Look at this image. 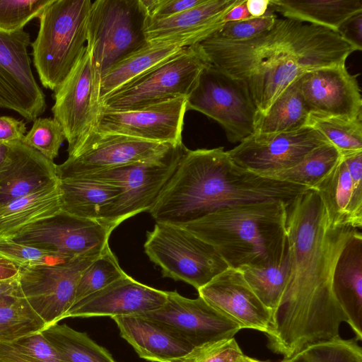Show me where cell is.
<instances>
[{
  "label": "cell",
  "instance_id": "1",
  "mask_svg": "<svg viewBox=\"0 0 362 362\" xmlns=\"http://www.w3.org/2000/svg\"><path fill=\"white\" fill-rule=\"evenodd\" d=\"M358 230L332 227L313 189L288 205L289 279L266 334L273 352L287 358L307 346L340 337L346 319L334 294L333 275L342 250Z\"/></svg>",
  "mask_w": 362,
  "mask_h": 362
},
{
  "label": "cell",
  "instance_id": "2",
  "mask_svg": "<svg viewBox=\"0 0 362 362\" xmlns=\"http://www.w3.org/2000/svg\"><path fill=\"white\" fill-rule=\"evenodd\" d=\"M199 45L211 64L245 85L259 115L303 74L344 64L361 51L338 32L284 17L250 39L211 35Z\"/></svg>",
  "mask_w": 362,
  "mask_h": 362
},
{
  "label": "cell",
  "instance_id": "3",
  "mask_svg": "<svg viewBox=\"0 0 362 362\" xmlns=\"http://www.w3.org/2000/svg\"><path fill=\"white\" fill-rule=\"evenodd\" d=\"M309 189L242 168L223 147L187 149L148 212L156 222L182 226L230 206L291 204Z\"/></svg>",
  "mask_w": 362,
  "mask_h": 362
},
{
  "label": "cell",
  "instance_id": "4",
  "mask_svg": "<svg viewBox=\"0 0 362 362\" xmlns=\"http://www.w3.org/2000/svg\"><path fill=\"white\" fill-rule=\"evenodd\" d=\"M289 204L281 200L241 204L179 226L212 245L229 267L265 266L279 261L288 250Z\"/></svg>",
  "mask_w": 362,
  "mask_h": 362
},
{
  "label": "cell",
  "instance_id": "5",
  "mask_svg": "<svg viewBox=\"0 0 362 362\" xmlns=\"http://www.w3.org/2000/svg\"><path fill=\"white\" fill-rule=\"evenodd\" d=\"M90 0H52L38 17L31 43L33 64L43 87L54 90L80 58L88 39Z\"/></svg>",
  "mask_w": 362,
  "mask_h": 362
},
{
  "label": "cell",
  "instance_id": "6",
  "mask_svg": "<svg viewBox=\"0 0 362 362\" xmlns=\"http://www.w3.org/2000/svg\"><path fill=\"white\" fill-rule=\"evenodd\" d=\"M148 18L141 0L92 1L86 45L99 79L115 64L148 44L145 33Z\"/></svg>",
  "mask_w": 362,
  "mask_h": 362
},
{
  "label": "cell",
  "instance_id": "7",
  "mask_svg": "<svg viewBox=\"0 0 362 362\" xmlns=\"http://www.w3.org/2000/svg\"><path fill=\"white\" fill-rule=\"evenodd\" d=\"M144 247L163 277L184 281L197 291L229 267L212 245L173 224L156 222L146 233Z\"/></svg>",
  "mask_w": 362,
  "mask_h": 362
},
{
  "label": "cell",
  "instance_id": "8",
  "mask_svg": "<svg viewBox=\"0 0 362 362\" xmlns=\"http://www.w3.org/2000/svg\"><path fill=\"white\" fill-rule=\"evenodd\" d=\"M187 149L182 143L152 158L74 177L90 178L120 187L121 194L105 221L114 230L124 221L149 210Z\"/></svg>",
  "mask_w": 362,
  "mask_h": 362
},
{
  "label": "cell",
  "instance_id": "9",
  "mask_svg": "<svg viewBox=\"0 0 362 362\" xmlns=\"http://www.w3.org/2000/svg\"><path fill=\"white\" fill-rule=\"evenodd\" d=\"M208 62L199 43L156 66L101 102L107 110H128L187 98Z\"/></svg>",
  "mask_w": 362,
  "mask_h": 362
},
{
  "label": "cell",
  "instance_id": "10",
  "mask_svg": "<svg viewBox=\"0 0 362 362\" xmlns=\"http://www.w3.org/2000/svg\"><path fill=\"white\" fill-rule=\"evenodd\" d=\"M187 110L216 121L231 143H240L255 133L257 111L246 87L211 64L202 70L186 98Z\"/></svg>",
  "mask_w": 362,
  "mask_h": 362
},
{
  "label": "cell",
  "instance_id": "11",
  "mask_svg": "<svg viewBox=\"0 0 362 362\" xmlns=\"http://www.w3.org/2000/svg\"><path fill=\"white\" fill-rule=\"evenodd\" d=\"M99 81L91 50L86 45L71 72L54 90L53 118L63 129L69 156L95 130L101 110Z\"/></svg>",
  "mask_w": 362,
  "mask_h": 362
},
{
  "label": "cell",
  "instance_id": "12",
  "mask_svg": "<svg viewBox=\"0 0 362 362\" xmlns=\"http://www.w3.org/2000/svg\"><path fill=\"white\" fill-rule=\"evenodd\" d=\"M102 251L67 262L19 269L21 291L47 327L64 319L74 304L81 273Z\"/></svg>",
  "mask_w": 362,
  "mask_h": 362
},
{
  "label": "cell",
  "instance_id": "13",
  "mask_svg": "<svg viewBox=\"0 0 362 362\" xmlns=\"http://www.w3.org/2000/svg\"><path fill=\"white\" fill-rule=\"evenodd\" d=\"M113 230L101 222L62 210L23 228L11 238L49 252L59 262H67L109 245Z\"/></svg>",
  "mask_w": 362,
  "mask_h": 362
},
{
  "label": "cell",
  "instance_id": "14",
  "mask_svg": "<svg viewBox=\"0 0 362 362\" xmlns=\"http://www.w3.org/2000/svg\"><path fill=\"white\" fill-rule=\"evenodd\" d=\"M139 316L160 325L194 349L234 337L242 329L202 297L188 298L176 291H167L161 307Z\"/></svg>",
  "mask_w": 362,
  "mask_h": 362
},
{
  "label": "cell",
  "instance_id": "15",
  "mask_svg": "<svg viewBox=\"0 0 362 362\" xmlns=\"http://www.w3.org/2000/svg\"><path fill=\"white\" fill-rule=\"evenodd\" d=\"M30 34L0 33V107L33 122L46 110L45 95L31 69Z\"/></svg>",
  "mask_w": 362,
  "mask_h": 362
},
{
  "label": "cell",
  "instance_id": "16",
  "mask_svg": "<svg viewBox=\"0 0 362 362\" xmlns=\"http://www.w3.org/2000/svg\"><path fill=\"white\" fill-rule=\"evenodd\" d=\"M327 143L318 131L304 127L291 132L255 133L227 152L238 166L265 177L295 165Z\"/></svg>",
  "mask_w": 362,
  "mask_h": 362
},
{
  "label": "cell",
  "instance_id": "17",
  "mask_svg": "<svg viewBox=\"0 0 362 362\" xmlns=\"http://www.w3.org/2000/svg\"><path fill=\"white\" fill-rule=\"evenodd\" d=\"M172 146L121 134L92 133L64 163L56 165L57 174L64 179L117 168L158 156Z\"/></svg>",
  "mask_w": 362,
  "mask_h": 362
},
{
  "label": "cell",
  "instance_id": "18",
  "mask_svg": "<svg viewBox=\"0 0 362 362\" xmlns=\"http://www.w3.org/2000/svg\"><path fill=\"white\" fill-rule=\"evenodd\" d=\"M186 98L128 110L102 108L93 133L116 134L148 141L178 145L186 112Z\"/></svg>",
  "mask_w": 362,
  "mask_h": 362
},
{
  "label": "cell",
  "instance_id": "19",
  "mask_svg": "<svg viewBox=\"0 0 362 362\" xmlns=\"http://www.w3.org/2000/svg\"><path fill=\"white\" fill-rule=\"evenodd\" d=\"M358 76L349 73L344 64L315 69L300 76V92L310 113L348 120L362 118Z\"/></svg>",
  "mask_w": 362,
  "mask_h": 362
},
{
  "label": "cell",
  "instance_id": "20",
  "mask_svg": "<svg viewBox=\"0 0 362 362\" xmlns=\"http://www.w3.org/2000/svg\"><path fill=\"white\" fill-rule=\"evenodd\" d=\"M166 299L167 291L126 274L72 305L64 318L139 315L159 308Z\"/></svg>",
  "mask_w": 362,
  "mask_h": 362
},
{
  "label": "cell",
  "instance_id": "21",
  "mask_svg": "<svg viewBox=\"0 0 362 362\" xmlns=\"http://www.w3.org/2000/svg\"><path fill=\"white\" fill-rule=\"evenodd\" d=\"M199 296L242 329L269 332L272 313L257 297L238 269L228 267L199 288Z\"/></svg>",
  "mask_w": 362,
  "mask_h": 362
},
{
  "label": "cell",
  "instance_id": "22",
  "mask_svg": "<svg viewBox=\"0 0 362 362\" xmlns=\"http://www.w3.org/2000/svg\"><path fill=\"white\" fill-rule=\"evenodd\" d=\"M243 0H204L177 15L148 18L145 30L148 42H168L188 47L201 42L226 23L230 10Z\"/></svg>",
  "mask_w": 362,
  "mask_h": 362
},
{
  "label": "cell",
  "instance_id": "23",
  "mask_svg": "<svg viewBox=\"0 0 362 362\" xmlns=\"http://www.w3.org/2000/svg\"><path fill=\"white\" fill-rule=\"evenodd\" d=\"M6 146L0 163V206L59 179L54 161L22 140Z\"/></svg>",
  "mask_w": 362,
  "mask_h": 362
},
{
  "label": "cell",
  "instance_id": "24",
  "mask_svg": "<svg viewBox=\"0 0 362 362\" xmlns=\"http://www.w3.org/2000/svg\"><path fill=\"white\" fill-rule=\"evenodd\" d=\"M112 319L121 337L143 359L152 362H179L194 349L163 327L139 315Z\"/></svg>",
  "mask_w": 362,
  "mask_h": 362
},
{
  "label": "cell",
  "instance_id": "25",
  "mask_svg": "<svg viewBox=\"0 0 362 362\" xmlns=\"http://www.w3.org/2000/svg\"><path fill=\"white\" fill-rule=\"evenodd\" d=\"M335 298L346 322L362 339V234L358 230L342 250L335 267L333 281Z\"/></svg>",
  "mask_w": 362,
  "mask_h": 362
},
{
  "label": "cell",
  "instance_id": "26",
  "mask_svg": "<svg viewBox=\"0 0 362 362\" xmlns=\"http://www.w3.org/2000/svg\"><path fill=\"white\" fill-rule=\"evenodd\" d=\"M319 195L332 227L362 228V192L354 187L342 156L313 189Z\"/></svg>",
  "mask_w": 362,
  "mask_h": 362
},
{
  "label": "cell",
  "instance_id": "27",
  "mask_svg": "<svg viewBox=\"0 0 362 362\" xmlns=\"http://www.w3.org/2000/svg\"><path fill=\"white\" fill-rule=\"evenodd\" d=\"M59 180L61 210L105 224L109 211L121 194L119 187L86 177Z\"/></svg>",
  "mask_w": 362,
  "mask_h": 362
},
{
  "label": "cell",
  "instance_id": "28",
  "mask_svg": "<svg viewBox=\"0 0 362 362\" xmlns=\"http://www.w3.org/2000/svg\"><path fill=\"white\" fill-rule=\"evenodd\" d=\"M186 47L168 42H148L144 47L115 64L100 77V103L108 96L180 54Z\"/></svg>",
  "mask_w": 362,
  "mask_h": 362
},
{
  "label": "cell",
  "instance_id": "29",
  "mask_svg": "<svg viewBox=\"0 0 362 362\" xmlns=\"http://www.w3.org/2000/svg\"><path fill=\"white\" fill-rule=\"evenodd\" d=\"M61 210L59 180L0 206V239Z\"/></svg>",
  "mask_w": 362,
  "mask_h": 362
},
{
  "label": "cell",
  "instance_id": "30",
  "mask_svg": "<svg viewBox=\"0 0 362 362\" xmlns=\"http://www.w3.org/2000/svg\"><path fill=\"white\" fill-rule=\"evenodd\" d=\"M269 8L284 18L338 32L346 21L362 12V0H269Z\"/></svg>",
  "mask_w": 362,
  "mask_h": 362
},
{
  "label": "cell",
  "instance_id": "31",
  "mask_svg": "<svg viewBox=\"0 0 362 362\" xmlns=\"http://www.w3.org/2000/svg\"><path fill=\"white\" fill-rule=\"evenodd\" d=\"M298 79L279 95L264 114L257 115L255 133L286 132L306 127L310 112L301 94Z\"/></svg>",
  "mask_w": 362,
  "mask_h": 362
},
{
  "label": "cell",
  "instance_id": "32",
  "mask_svg": "<svg viewBox=\"0 0 362 362\" xmlns=\"http://www.w3.org/2000/svg\"><path fill=\"white\" fill-rule=\"evenodd\" d=\"M41 332L63 362H116L105 348L86 333L66 324L49 325Z\"/></svg>",
  "mask_w": 362,
  "mask_h": 362
},
{
  "label": "cell",
  "instance_id": "33",
  "mask_svg": "<svg viewBox=\"0 0 362 362\" xmlns=\"http://www.w3.org/2000/svg\"><path fill=\"white\" fill-rule=\"evenodd\" d=\"M291 269L288 250L278 262L265 266H242L245 281L272 313L277 308L288 285Z\"/></svg>",
  "mask_w": 362,
  "mask_h": 362
},
{
  "label": "cell",
  "instance_id": "34",
  "mask_svg": "<svg viewBox=\"0 0 362 362\" xmlns=\"http://www.w3.org/2000/svg\"><path fill=\"white\" fill-rule=\"evenodd\" d=\"M341 158L330 143L321 145L295 165L265 177L313 189L335 167Z\"/></svg>",
  "mask_w": 362,
  "mask_h": 362
},
{
  "label": "cell",
  "instance_id": "35",
  "mask_svg": "<svg viewBox=\"0 0 362 362\" xmlns=\"http://www.w3.org/2000/svg\"><path fill=\"white\" fill-rule=\"evenodd\" d=\"M46 323L20 291L0 300V341H12L41 332Z\"/></svg>",
  "mask_w": 362,
  "mask_h": 362
},
{
  "label": "cell",
  "instance_id": "36",
  "mask_svg": "<svg viewBox=\"0 0 362 362\" xmlns=\"http://www.w3.org/2000/svg\"><path fill=\"white\" fill-rule=\"evenodd\" d=\"M306 127L321 133L341 156L362 151V118L348 120L310 113Z\"/></svg>",
  "mask_w": 362,
  "mask_h": 362
},
{
  "label": "cell",
  "instance_id": "37",
  "mask_svg": "<svg viewBox=\"0 0 362 362\" xmlns=\"http://www.w3.org/2000/svg\"><path fill=\"white\" fill-rule=\"evenodd\" d=\"M126 274L110 246H107L81 273L74 304Z\"/></svg>",
  "mask_w": 362,
  "mask_h": 362
},
{
  "label": "cell",
  "instance_id": "38",
  "mask_svg": "<svg viewBox=\"0 0 362 362\" xmlns=\"http://www.w3.org/2000/svg\"><path fill=\"white\" fill-rule=\"evenodd\" d=\"M281 362H362V348L356 338L339 337L307 346Z\"/></svg>",
  "mask_w": 362,
  "mask_h": 362
},
{
  "label": "cell",
  "instance_id": "39",
  "mask_svg": "<svg viewBox=\"0 0 362 362\" xmlns=\"http://www.w3.org/2000/svg\"><path fill=\"white\" fill-rule=\"evenodd\" d=\"M0 362H63L42 332L0 341Z\"/></svg>",
  "mask_w": 362,
  "mask_h": 362
},
{
  "label": "cell",
  "instance_id": "40",
  "mask_svg": "<svg viewBox=\"0 0 362 362\" xmlns=\"http://www.w3.org/2000/svg\"><path fill=\"white\" fill-rule=\"evenodd\" d=\"M64 140L63 129L54 118L38 117L22 141L53 160L58 156Z\"/></svg>",
  "mask_w": 362,
  "mask_h": 362
},
{
  "label": "cell",
  "instance_id": "41",
  "mask_svg": "<svg viewBox=\"0 0 362 362\" xmlns=\"http://www.w3.org/2000/svg\"><path fill=\"white\" fill-rule=\"evenodd\" d=\"M52 0H0V33L11 34L23 30L39 17Z\"/></svg>",
  "mask_w": 362,
  "mask_h": 362
},
{
  "label": "cell",
  "instance_id": "42",
  "mask_svg": "<svg viewBox=\"0 0 362 362\" xmlns=\"http://www.w3.org/2000/svg\"><path fill=\"white\" fill-rule=\"evenodd\" d=\"M0 257L10 261L19 269L52 264L49 263L51 260L59 262L49 252L12 239H0Z\"/></svg>",
  "mask_w": 362,
  "mask_h": 362
},
{
  "label": "cell",
  "instance_id": "43",
  "mask_svg": "<svg viewBox=\"0 0 362 362\" xmlns=\"http://www.w3.org/2000/svg\"><path fill=\"white\" fill-rule=\"evenodd\" d=\"M247 357L232 337L194 349L179 362H245Z\"/></svg>",
  "mask_w": 362,
  "mask_h": 362
},
{
  "label": "cell",
  "instance_id": "44",
  "mask_svg": "<svg viewBox=\"0 0 362 362\" xmlns=\"http://www.w3.org/2000/svg\"><path fill=\"white\" fill-rule=\"evenodd\" d=\"M276 18L275 13L269 8L262 16L226 22L211 35L228 40L250 39L269 29Z\"/></svg>",
  "mask_w": 362,
  "mask_h": 362
},
{
  "label": "cell",
  "instance_id": "45",
  "mask_svg": "<svg viewBox=\"0 0 362 362\" xmlns=\"http://www.w3.org/2000/svg\"><path fill=\"white\" fill-rule=\"evenodd\" d=\"M148 18L163 19L193 8L204 0H141Z\"/></svg>",
  "mask_w": 362,
  "mask_h": 362
},
{
  "label": "cell",
  "instance_id": "46",
  "mask_svg": "<svg viewBox=\"0 0 362 362\" xmlns=\"http://www.w3.org/2000/svg\"><path fill=\"white\" fill-rule=\"evenodd\" d=\"M26 130L25 123L23 120L0 115V143L23 140Z\"/></svg>",
  "mask_w": 362,
  "mask_h": 362
},
{
  "label": "cell",
  "instance_id": "47",
  "mask_svg": "<svg viewBox=\"0 0 362 362\" xmlns=\"http://www.w3.org/2000/svg\"><path fill=\"white\" fill-rule=\"evenodd\" d=\"M362 12H360L346 21L339 28V33L346 40L362 49Z\"/></svg>",
  "mask_w": 362,
  "mask_h": 362
},
{
  "label": "cell",
  "instance_id": "48",
  "mask_svg": "<svg viewBox=\"0 0 362 362\" xmlns=\"http://www.w3.org/2000/svg\"><path fill=\"white\" fill-rule=\"evenodd\" d=\"M252 18L247 11L246 6V0H243L241 3L232 8L225 17V21H238Z\"/></svg>",
  "mask_w": 362,
  "mask_h": 362
},
{
  "label": "cell",
  "instance_id": "49",
  "mask_svg": "<svg viewBox=\"0 0 362 362\" xmlns=\"http://www.w3.org/2000/svg\"><path fill=\"white\" fill-rule=\"evenodd\" d=\"M269 6V0H246V6L250 16L257 18L264 16Z\"/></svg>",
  "mask_w": 362,
  "mask_h": 362
},
{
  "label": "cell",
  "instance_id": "50",
  "mask_svg": "<svg viewBox=\"0 0 362 362\" xmlns=\"http://www.w3.org/2000/svg\"><path fill=\"white\" fill-rule=\"evenodd\" d=\"M18 276L0 281V300L20 291Z\"/></svg>",
  "mask_w": 362,
  "mask_h": 362
},
{
  "label": "cell",
  "instance_id": "51",
  "mask_svg": "<svg viewBox=\"0 0 362 362\" xmlns=\"http://www.w3.org/2000/svg\"><path fill=\"white\" fill-rule=\"evenodd\" d=\"M19 268L10 261L0 257V281L16 277Z\"/></svg>",
  "mask_w": 362,
  "mask_h": 362
},
{
  "label": "cell",
  "instance_id": "52",
  "mask_svg": "<svg viewBox=\"0 0 362 362\" xmlns=\"http://www.w3.org/2000/svg\"><path fill=\"white\" fill-rule=\"evenodd\" d=\"M7 148L6 144L0 143V163L4 157Z\"/></svg>",
  "mask_w": 362,
  "mask_h": 362
},
{
  "label": "cell",
  "instance_id": "53",
  "mask_svg": "<svg viewBox=\"0 0 362 362\" xmlns=\"http://www.w3.org/2000/svg\"><path fill=\"white\" fill-rule=\"evenodd\" d=\"M245 362H264V361H259L257 359L247 356Z\"/></svg>",
  "mask_w": 362,
  "mask_h": 362
}]
</instances>
